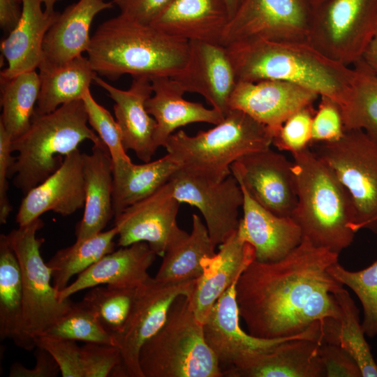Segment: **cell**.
Here are the masks:
<instances>
[{"label": "cell", "instance_id": "1", "mask_svg": "<svg viewBox=\"0 0 377 377\" xmlns=\"http://www.w3.org/2000/svg\"><path fill=\"white\" fill-rule=\"evenodd\" d=\"M339 253L304 238L283 258L254 259L236 283V300L250 334L263 339L299 334L316 322L339 318L334 293L343 286L328 269Z\"/></svg>", "mask_w": 377, "mask_h": 377}, {"label": "cell", "instance_id": "2", "mask_svg": "<svg viewBox=\"0 0 377 377\" xmlns=\"http://www.w3.org/2000/svg\"><path fill=\"white\" fill-rule=\"evenodd\" d=\"M226 47L237 82L283 80L328 96L339 105L350 87L353 68L331 59L307 40L253 39Z\"/></svg>", "mask_w": 377, "mask_h": 377}, {"label": "cell", "instance_id": "3", "mask_svg": "<svg viewBox=\"0 0 377 377\" xmlns=\"http://www.w3.org/2000/svg\"><path fill=\"white\" fill-rule=\"evenodd\" d=\"M87 52L94 71L110 80L172 77L186 63L188 42L119 13L97 27Z\"/></svg>", "mask_w": 377, "mask_h": 377}, {"label": "cell", "instance_id": "4", "mask_svg": "<svg viewBox=\"0 0 377 377\" xmlns=\"http://www.w3.org/2000/svg\"><path fill=\"white\" fill-rule=\"evenodd\" d=\"M292 156L297 202L291 217L312 244L340 253L355 233L351 229L352 200L331 168L309 147Z\"/></svg>", "mask_w": 377, "mask_h": 377}, {"label": "cell", "instance_id": "5", "mask_svg": "<svg viewBox=\"0 0 377 377\" xmlns=\"http://www.w3.org/2000/svg\"><path fill=\"white\" fill-rule=\"evenodd\" d=\"M87 123L82 99L47 114H34L27 130L11 141L12 151L17 153L13 168L15 186L25 195L54 173L84 140L103 143Z\"/></svg>", "mask_w": 377, "mask_h": 377}, {"label": "cell", "instance_id": "6", "mask_svg": "<svg viewBox=\"0 0 377 377\" xmlns=\"http://www.w3.org/2000/svg\"><path fill=\"white\" fill-rule=\"evenodd\" d=\"M274 135L245 112L231 109L224 119L207 131L189 135L173 133L165 145L181 168L215 182L231 174L232 164L242 156L270 148Z\"/></svg>", "mask_w": 377, "mask_h": 377}, {"label": "cell", "instance_id": "7", "mask_svg": "<svg viewBox=\"0 0 377 377\" xmlns=\"http://www.w3.org/2000/svg\"><path fill=\"white\" fill-rule=\"evenodd\" d=\"M139 363L143 377L223 376L186 295L175 300L164 324L142 346Z\"/></svg>", "mask_w": 377, "mask_h": 377}, {"label": "cell", "instance_id": "8", "mask_svg": "<svg viewBox=\"0 0 377 377\" xmlns=\"http://www.w3.org/2000/svg\"><path fill=\"white\" fill-rule=\"evenodd\" d=\"M43 225L39 217L6 235L20 266L23 287L21 330L15 343L27 350L36 348L35 339L55 324L73 304L70 298L61 301L51 283L52 270L40 254L45 239L36 235Z\"/></svg>", "mask_w": 377, "mask_h": 377}, {"label": "cell", "instance_id": "9", "mask_svg": "<svg viewBox=\"0 0 377 377\" xmlns=\"http://www.w3.org/2000/svg\"><path fill=\"white\" fill-rule=\"evenodd\" d=\"M313 151L348 191L355 211L353 232L377 234V140L362 130L345 131L339 140L317 143Z\"/></svg>", "mask_w": 377, "mask_h": 377}, {"label": "cell", "instance_id": "10", "mask_svg": "<svg viewBox=\"0 0 377 377\" xmlns=\"http://www.w3.org/2000/svg\"><path fill=\"white\" fill-rule=\"evenodd\" d=\"M377 31V0H327L312 8L308 41L350 66L361 59Z\"/></svg>", "mask_w": 377, "mask_h": 377}, {"label": "cell", "instance_id": "11", "mask_svg": "<svg viewBox=\"0 0 377 377\" xmlns=\"http://www.w3.org/2000/svg\"><path fill=\"white\" fill-rule=\"evenodd\" d=\"M195 281L165 283L150 277L137 288L124 328L114 337L121 362L110 376L143 377L139 363L141 348L164 324L175 300L191 296Z\"/></svg>", "mask_w": 377, "mask_h": 377}, {"label": "cell", "instance_id": "12", "mask_svg": "<svg viewBox=\"0 0 377 377\" xmlns=\"http://www.w3.org/2000/svg\"><path fill=\"white\" fill-rule=\"evenodd\" d=\"M312 8L305 0H241L221 44L253 40H307Z\"/></svg>", "mask_w": 377, "mask_h": 377}, {"label": "cell", "instance_id": "13", "mask_svg": "<svg viewBox=\"0 0 377 377\" xmlns=\"http://www.w3.org/2000/svg\"><path fill=\"white\" fill-rule=\"evenodd\" d=\"M168 182L180 203L189 204L201 212L216 246L237 230L244 194L232 173L223 180L215 182L180 168Z\"/></svg>", "mask_w": 377, "mask_h": 377}, {"label": "cell", "instance_id": "14", "mask_svg": "<svg viewBox=\"0 0 377 377\" xmlns=\"http://www.w3.org/2000/svg\"><path fill=\"white\" fill-rule=\"evenodd\" d=\"M238 281V280H237ZM234 282L217 300L203 323L206 343L216 357L222 374L251 353L272 350L283 341L299 338L320 340V323L316 322L295 336L263 339L246 333L240 326L239 311Z\"/></svg>", "mask_w": 377, "mask_h": 377}, {"label": "cell", "instance_id": "15", "mask_svg": "<svg viewBox=\"0 0 377 377\" xmlns=\"http://www.w3.org/2000/svg\"><path fill=\"white\" fill-rule=\"evenodd\" d=\"M179 205L168 182L129 206L114 217V226L118 230L117 244L122 247L146 242L157 256L163 258L168 249L189 234L177 224Z\"/></svg>", "mask_w": 377, "mask_h": 377}, {"label": "cell", "instance_id": "16", "mask_svg": "<svg viewBox=\"0 0 377 377\" xmlns=\"http://www.w3.org/2000/svg\"><path fill=\"white\" fill-rule=\"evenodd\" d=\"M230 170L262 207L278 216H291L297 202L293 161L269 148L242 156Z\"/></svg>", "mask_w": 377, "mask_h": 377}, {"label": "cell", "instance_id": "17", "mask_svg": "<svg viewBox=\"0 0 377 377\" xmlns=\"http://www.w3.org/2000/svg\"><path fill=\"white\" fill-rule=\"evenodd\" d=\"M318 97L307 88L283 80L237 82L228 108L245 112L267 126L274 137L289 117L313 105Z\"/></svg>", "mask_w": 377, "mask_h": 377}, {"label": "cell", "instance_id": "18", "mask_svg": "<svg viewBox=\"0 0 377 377\" xmlns=\"http://www.w3.org/2000/svg\"><path fill=\"white\" fill-rule=\"evenodd\" d=\"M172 78L185 92L201 95L224 116L228 112V101L237 82L226 46L189 41L186 63Z\"/></svg>", "mask_w": 377, "mask_h": 377}, {"label": "cell", "instance_id": "19", "mask_svg": "<svg viewBox=\"0 0 377 377\" xmlns=\"http://www.w3.org/2000/svg\"><path fill=\"white\" fill-rule=\"evenodd\" d=\"M84 200L83 156L77 149L64 157L54 173L25 194L16 223L26 225L50 211L66 216L84 207Z\"/></svg>", "mask_w": 377, "mask_h": 377}, {"label": "cell", "instance_id": "20", "mask_svg": "<svg viewBox=\"0 0 377 377\" xmlns=\"http://www.w3.org/2000/svg\"><path fill=\"white\" fill-rule=\"evenodd\" d=\"M94 82L105 89L114 103L115 119L126 151L132 150L141 161H150L158 149L155 144L156 122L145 105L153 93L151 79L145 76L133 77L126 90L111 85L98 75Z\"/></svg>", "mask_w": 377, "mask_h": 377}, {"label": "cell", "instance_id": "21", "mask_svg": "<svg viewBox=\"0 0 377 377\" xmlns=\"http://www.w3.org/2000/svg\"><path fill=\"white\" fill-rule=\"evenodd\" d=\"M254 259L253 247L242 239L237 230L219 244L214 256L202 260V274L195 281L189 297L201 323L205 322L217 300Z\"/></svg>", "mask_w": 377, "mask_h": 377}, {"label": "cell", "instance_id": "22", "mask_svg": "<svg viewBox=\"0 0 377 377\" xmlns=\"http://www.w3.org/2000/svg\"><path fill=\"white\" fill-rule=\"evenodd\" d=\"M320 341L307 338L287 340L265 352L247 355L225 371L227 377H325L318 353Z\"/></svg>", "mask_w": 377, "mask_h": 377}, {"label": "cell", "instance_id": "23", "mask_svg": "<svg viewBox=\"0 0 377 377\" xmlns=\"http://www.w3.org/2000/svg\"><path fill=\"white\" fill-rule=\"evenodd\" d=\"M240 186L244 202L239 236L253 247L256 260L273 262L283 258L302 241L300 226L291 216H278L262 207Z\"/></svg>", "mask_w": 377, "mask_h": 377}, {"label": "cell", "instance_id": "24", "mask_svg": "<svg viewBox=\"0 0 377 377\" xmlns=\"http://www.w3.org/2000/svg\"><path fill=\"white\" fill-rule=\"evenodd\" d=\"M156 256L146 242L122 246L105 255L78 274L73 283L58 292V297L64 301L79 291L101 285L136 288L151 277L148 269Z\"/></svg>", "mask_w": 377, "mask_h": 377}, {"label": "cell", "instance_id": "25", "mask_svg": "<svg viewBox=\"0 0 377 377\" xmlns=\"http://www.w3.org/2000/svg\"><path fill=\"white\" fill-rule=\"evenodd\" d=\"M113 6L112 1L104 0H78L59 13L45 36L38 68L62 65L87 52L94 19Z\"/></svg>", "mask_w": 377, "mask_h": 377}, {"label": "cell", "instance_id": "26", "mask_svg": "<svg viewBox=\"0 0 377 377\" xmlns=\"http://www.w3.org/2000/svg\"><path fill=\"white\" fill-rule=\"evenodd\" d=\"M230 19L225 0H172L150 24L188 42L221 43Z\"/></svg>", "mask_w": 377, "mask_h": 377}, {"label": "cell", "instance_id": "27", "mask_svg": "<svg viewBox=\"0 0 377 377\" xmlns=\"http://www.w3.org/2000/svg\"><path fill=\"white\" fill-rule=\"evenodd\" d=\"M22 16L15 27L1 43L7 67L0 73L1 80L38 68L43 60L45 36L59 12L47 13L42 0H22Z\"/></svg>", "mask_w": 377, "mask_h": 377}, {"label": "cell", "instance_id": "28", "mask_svg": "<svg viewBox=\"0 0 377 377\" xmlns=\"http://www.w3.org/2000/svg\"><path fill=\"white\" fill-rule=\"evenodd\" d=\"M153 95L146 102V109L156 122L155 144L165 147L175 131L192 123L219 124L225 116L214 108L184 98L186 93L172 77L151 78Z\"/></svg>", "mask_w": 377, "mask_h": 377}, {"label": "cell", "instance_id": "29", "mask_svg": "<svg viewBox=\"0 0 377 377\" xmlns=\"http://www.w3.org/2000/svg\"><path fill=\"white\" fill-rule=\"evenodd\" d=\"M85 200L84 214L75 229L76 239L91 237L106 227L114 216L113 169L110 152L103 144H94L90 154L82 153Z\"/></svg>", "mask_w": 377, "mask_h": 377}, {"label": "cell", "instance_id": "30", "mask_svg": "<svg viewBox=\"0 0 377 377\" xmlns=\"http://www.w3.org/2000/svg\"><path fill=\"white\" fill-rule=\"evenodd\" d=\"M180 168V164L169 154L142 164L126 160L112 161L114 217L154 193Z\"/></svg>", "mask_w": 377, "mask_h": 377}, {"label": "cell", "instance_id": "31", "mask_svg": "<svg viewBox=\"0 0 377 377\" xmlns=\"http://www.w3.org/2000/svg\"><path fill=\"white\" fill-rule=\"evenodd\" d=\"M333 294L341 315L320 322L321 343L337 345L348 351L358 364L362 377H377V364L365 339L358 308L343 286Z\"/></svg>", "mask_w": 377, "mask_h": 377}, {"label": "cell", "instance_id": "32", "mask_svg": "<svg viewBox=\"0 0 377 377\" xmlns=\"http://www.w3.org/2000/svg\"><path fill=\"white\" fill-rule=\"evenodd\" d=\"M38 69L40 92L36 114H47L64 104L81 100L98 75L88 57L82 55L58 66Z\"/></svg>", "mask_w": 377, "mask_h": 377}, {"label": "cell", "instance_id": "33", "mask_svg": "<svg viewBox=\"0 0 377 377\" xmlns=\"http://www.w3.org/2000/svg\"><path fill=\"white\" fill-rule=\"evenodd\" d=\"M216 246L206 225L193 214L191 232L168 249L154 278L165 283L197 280L203 272L202 260L214 256Z\"/></svg>", "mask_w": 377, "mask_h": 377}, {"label": "cell", "instance_id": "34", "mask_svg": "<svg viewBox=\"0 0 377 377\" xmlns=\"http://www.w3.org/2000/svg\"><path fill=\"white\" fill-rule=\"evenodd\" d=\"M352 68L350 87L339 105L344 129L362 130L377 140V75L362 59Z\"/></svg>", "mask_w": 377, "mask_h": 377}, {"label": "cell", "instance_id": "35", "mask_svg": "<svg viewBox=\"0 0 377 377\" xmlns=\"http://www.w3.org/2000/svg\"><path fill=\"white\" fill-rule=\"evenodd\" d=\"M118 235L117 228L101 231L83 239H76L71 246L57 251L47 263L52 270L53 286L58 291L68 284L70 279L85 271L114 249V239Z\"/></svg>", "mask_w": 377, "mask_h": 377}, {"label": "cell", "instance_id": "36", "mask_svg": "<svg viewBox=\"0 0 377 377\" xmlns=\"http://www.w3.org/2000/svg\"><path fill=\"white\" fill-rule=\"evenodd\" d=\"M23 287L20 266L7 235H0V338L14 343L20 334Z\"/></svg>", "mask_w": 377, "mask_h": 377}, {"label": "cell", "instance_id": "37", "mask_svg": "<svg viewBox=\"0 0 377 377\" xmlns=\"http://www.w3.org/2000/svg\"><path fill=\"white\" fill-rule=\"evenodd\" d=\"M40 92V77L36 71L20 73L1 80L0 124L12 140L29 128L35 112Z\"/></svg>", "mask_w": 377, "mask_h": 377}, {"label": "cell", "instance_id": "38", "mask_svg": "<svg viewBox=\"0 0 377 377\" xmlns=\"http://www.w3.org/2000/svg\"><path fill=\"white\" fill-rule=\"evenodd\" d=\"M136 288L96 286L85 294L82 302L94 312L103 327L114 337L124 328Z\"/></svg>", "mask_w": 377, "mask_h": 377}, {"label": "cell", "instance_id": "39", "mask_svg": "<svg viewBox=\"0 0 377 377\" xmlns=\"http://www.w3.org/2000/svg\"><path fill=\"white\" fill-rule=\"evenodd\" d=\"M331 275L357 296L363 308V330L369 337L377 335V260L360 271H349L339 262L328 269Z\"/></svg>", "mask_w": 377, "mask_h": 377}, {"label": "cell", "instance_id": "40", "mask_svg": "<svg viewBox=\"0 0 377 377\" xmlns=\"http://www.w3.org/2000/svg\"><path fill=\"white\" fill-rule=\"evenodd\" d=\"M43 334L76 341L114 346V337L82 301L73 302L69 310Z\"/></svg>", "mask_w": 377, "mask_h": 377}, {"label": "cell", "instance_id": "41", "mask_svg": "<svg viewBox=\"0 0 377 377\" xmlns=\"http://www.w3.org/2000/svg\"><path fill=\"white\" fill-rule=\"evenodd\" d=\"M88 123L108 148L112 161H131L123 145L120 128L110 112L98 103L89 89L83 95Z\"/></svg>", "mask_w": 377, "mask_h": 377}, {"label": "cell", "instance_id": "42", "mask_svg": "<svg viewBox=\"0 0 377 377\" xmlns=\"http://www.w3.org/2000/svg\"><path fill=\"white\" fill-rule=\"evenodd\" d=\"M313 105L300 109L289 117L273 138L272 145L291 154L302 151L312 144Z\"/></svg>", "mask_w": 377, "mask_h": 377}, {"label": "cell", "instance_id": "43", "mask_svg": "<svg viewBox=\"0 0 377 377\" xmlns=\"http://www.w3.org/2000/svg\"><path fill=\"white\" fill-rule=\"evenodd\" d=\"M36 347L47 350L55 360L63 377H83L80 362V347L76 341L45 334L37 337Z\"/></svg>", "mask_w": 377, "mask_h": 377}, {"label": "cell", "instance_id": "44", "mask_svg": "<svg viewBox=\"0 0 377 377\" xmlns=\"http://www.w3.org/2000/svg\"><path fill=\"white\" fill-rule=\"evenodd\" d=\"M320 98L312 121V143L337 141L345 133L340 107L328 96Z\"/></svg>", "mask_w": 377, "mask_h": 377}, {"label": "cell", "instance_id": "45", "mask_svg": "<svg viewBox=\"0 0 377 377\" xmlns=\"http://www.w3.org/2000/svg\"><path fill=\"white\" fill-rule=\"evenodd\" d=\"M83 377L110 376L121 362L119 349L113 345L86 343L80 347Z\"/></svg>", "mask_w": 377, "mask_h": 377}, {"label": "cell", "instance_id": "46", "mask_svg": "<svg viewBox=\"0 0 377 377\" xmlns=\"http://www.w3.org/2000/svg\"><path fill=\"white\" fill-rule=\"evenodd\" d=\"M318 353L325 369V376L362 377L358 364L343 348L322 342Z\"/></svg>", "mask_w": 377, "mask_h": 377}, {"label": "cell", "instance_id": "47", "mask_svg": "<svg viewBox=\"0 0 377 377\" xmlns=\"http://www.w3.org/2000/svg\"><path fill=\"white\" fill-rule=\"evenodd\" d=\"M12 138L0 124V223L5 224L12 212L8 190V179L13 176L16 156H12Z\"/></svg>", "mask_w": 377, "mask_h": 377}, {"label": "cell", "instance_id": "48", "mask_svg": "<svg viewBox=\"0 0 377 377\" xmlns=\"http://www.w3.org/2000/svg\"><path fill=\"white\" fill-rule=\"evenodd\" d=\"M172 0H112L120 13L139 22L150 24Z\"/></svg>", "mask_w": 377, "mask_h": 377}, {"label": "cell", "instance_id": "49", "mask_svg": "<svg viewBox=\"0 0 377 377\" xmlns=\"http://www.w3.org/2000/svg\"><path fill=\"white\" fill-rule=\"evenodd\" d=\"M36 364L32 369L24 367L21 363L12 364L10 377H55L60 373V369L53 357L45 350L36 347Z\"/></svg>", "mask_w": 377, "mask_h": 377}, {"label": "cell", "instance_id": "50", "mask_svg": "<svg viewBox=\"0 0 377 377\" xmlns=\"http://www.w3.org/2000/svg\"><path fill=\"white\" fill-rule=\"evenodd\" d=\"M22 0H0V27L10 32L17 24L22 13Z\"/></svg>", "mask_w": 377, "mask_h": 377}, {"label": "cell", "instance_id": "51", "mask_svg": "<svg viewBox=\"0 0 377 377\" xmlns=\"http://www.w3.org/2000/svg\"><path fill=\"white\" fill-rule=\"evenodd\" d=\"M362 59L377 75V31L367 46Z\"/></svg>", "mask_w": 377, "mask_h": 377}, {"label": "cell", "instance_id": "52", "mask_svg": "<svg viewBox=\"0 0 377 377\" xmlns=\"http://www.w3.org/2000/svg\"><path fill=\"white\" fill-rule=\"evenodd\" d=\"M227 5L230 18L235 13L237 7L239 6L241 0H225Z\"/></svg>", "mask_w": 377, "mask_h": 377}, {"label": "cell", "instance_id": "53", "mask_svg": "<svg viewBox=\"0 0 377 377\" xmlns=\"http://www.w3.org/2000/svg\"><path fill=\"white\" fill-rule=\"evenodd\" d=\"M60 0H42L44 9L47 13H52L55 11L54 6Z\"/></svg>", "mask_w": 377, "mask_h": 377}, {"label": "cell", "instance_id": "54", "mask_svg": "<svg viewBox=\"0 0 377 377\" xmlns=\"http://www.w3.org/2000/svg\"><path fill=\"white\" fill-rule=\"evenodd\" d=\"M327 0H305V1L312 8H314Z\"/></svg>", "mask_w": 377, "mask_h": 377}, {"label": "cell", "instance_id": "55", "mask_svg": "<svg viewBox=\"0 0 377 377\" xmlns=\"http://www.w3.org/2000/svg\"><path fill=\"white\" fill-rule=\"evenodd\" d=\"M376 364H377V361H376Z\"/></svg>", "mask_w": 377, "mask_h": 377}]
</instances>
